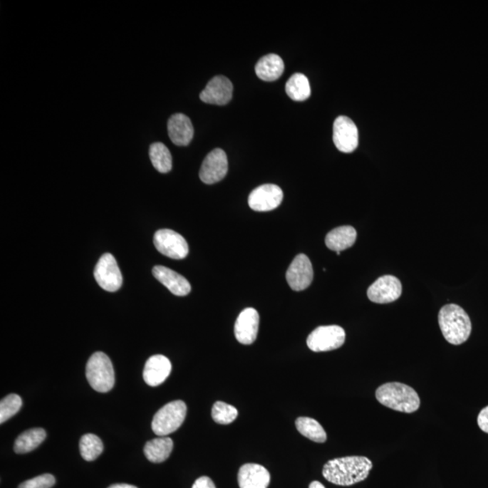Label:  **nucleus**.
Masks as SVG:
<instances>
[{
  "label": "nucleus",
  "instance_id": "obj_18",
  "mask_svg": "<svg viewBox=\"0 0 488 488\" xmlns=\"http://www.w3.org/2000/svg\"><path fill=\"white\" fill-rule=\"evenodd\" d=\"M155 278L162 284L172 294L184 297L190 294L191 285L186 278L164 266H155L152 270Z\"/></svg>",
  "mask_w": 488,
  "mask_h": 488
},
{
  "label": "nucleus",
  "instance_id": "obj_14",
  "mask_svg": "<svg viewBox=\"0 0 488 488\" xmlns=\"http://www.w3.org/2000/svg\"><path fill=\"white\" fill-rule=\"evenodd\" d=\"M233 90L230 80L223 76H215L200 93V100L214 105H227L233 97Z\"/></svg>",
  "mask_w": 488,
  "mask_h": 488
},
{
  "label": "nucleus",
  "instance_id": "obj_26",
  "mask_svg": "<svg viewBox=\"0 0 488 488\" xmlns=\"http://www.w3.org/2000/svg\"><path fill=\"white\" fill-rule=\"evenodd\" d=\"M150 157L158 172L168 173L172 170V156L163 143L156 142L150 147Z\"/></svg>",
  "mask_w": 488,
  "mask_h": 488
},
{
  "label": "nucleus",
  "instance_id": "obj_8",
  "mask_svg": "<svg viewBox=\"0 0 488 488\" xmlns=\"http://www.w3.org/2000/svg\"><path fill=\"white\" fill-rule=\"evenodd\" d=\"M94 278L104 291L115 292L123 285V275L115 258L110 254H105L100 258L94 269Z\"/></svg>",
  "mask_w": 488,
  "mask_h": 488
},
{
  "label": "nucleus",
  "instance_id": "obj_20",
  "mask_svg": "<svg viewBox=\"0 0 488 488\" xmlns=\"http://www.w3.org/2000/svg\"><path fill=\"white\" fill-rule=\"evenodd\" d=\"M284 72V60L275 53L261 57L255 66L256 75L265 82H274L282 76Z\"/></svg>",
  "mask_w": 488,
  "mask_h": 488
},
{
  "label": "nucleus",
  "instance_id": "obj_11",
  "mask_svg": "<svg viewBox=\"0 0 488 488\" xmlns=\"http://www.w3.org/2000/svg\"><path fill=\"white\" fill-rule=\"evenodd\" d=\"M228 172V160L223 150H212L205 157L199 171V177L204 184L212 185L223 180Z\"/></svg>",
  "mask_w": 488,
  "mask_h": 488
},
{
  "label": "nucleus",
  "instance_id": "obj_21",
  "mask_svg": "<svg viewBox=\"0 0 488 488\" xmlns=\"http://www.w3.org/2000/svg\"><path fill=\"white\" fill-rule=\"evenodd\" d=\"M355 229L352 227H341L329 232L326 237V247L336 252L352 247L356 241Z\"/></svg>",
  "mask_w": 488,
  "mask_h": 488
},
{
  "label": "nucleus",
  "instance_id": "obj_16",
  "mask_svg": "<svg viewBox=\"0 0 488 488\" xmlns=\"http://www.w3.org/2000/svg\"><path fill=\"white\" fill-rule=\"evenodd\" d=\"M172 365L170 359L162 355L151 356L145 365L143 379L147 385L156 387L166 381L170 376Z\"/></svg>",
  "mask_w": 488,
  "mask_h": 488
},
{
  "label": "nucleus",
  "instance_id": "obj_1",
  "mask_svg": "<svg viewBox=\"0 0 488 488\" xmlns=\"http://www.w3.org/2000/svg\"><path fill=\"white\" fill-rule=\"evenodd\" d=\"M373 469L366 457L350 456L329 460L323 467V477L338 486L349 487L368 479Z\"/></svg>",
  "mask_w": 488,
  "mask_h": 488
},
{
  "label": "nucleus",
  "instance_id": "obj_31",
  "mask_svg": "<svg viewBox=\"0 0 488 488\" xmlns=\"http://www.w3.org/2000/svg\"><path fill=\"white\" fill-rule=\"evenodd\" d=\"M477 424L484 432L488 433V406L481 410L477 417Z\"/></svg>",
  "mask_w": 488,
  "mask_h": 488
},
{
  "label": "nucleus",
  "instance_id": "obj_24",
  "mask_svg": "<svg viewBox=\"0 0 488 488\" xmlns=\"http://www.w3.org/2000/svg\"><path fill=\"white\" fill-rule=\"evenodd\" d=\"M286 93L296 102H302L308 99L311 94L308 79L302 73H295L286 83Z\"/></svg>",
  "mask_w": 488,
  "mask_h": 488
},
{
  "label": "nucleus",
  "instance_id": "obj_13",
  "mask_svg": "<svg viewBox=\"0 0 488 488\" xmlns=\"http://www.w3.org/2000/svg\"><path fill=\"white\" fill-rule=\"evenodd\" d=\"M284 199V192L276 185L267 184L255 188L249 195L248 203L252 210L269 212L276 209Z\"/></svg>",
  "mask_w": 488,
  "mask_h": 488
},
{
  "label": "nucleus",
  "instance_id": "obj_17",
  "mask_svg": "<svg viewBox=\"0 0 488 488\" xmlns=\"http://www.w3.org/2000/svg\"><path fill=\"white\" fill-rule=\"evenodd\" d=\"M168 136L177 146L186 147L194 137V127L191 120L183 113H176L167 123Z\"/></svg>",
  "mask_w": 488,
  "mask_h": 488
},
{
  "label": "nucleus",
  "instance_id": "obj_34",
  "mask_svg": "<svg viewBox=\"0 0 488 488\" xmlns=\"http://www.w3.org/2000/svg\"><path fill=\"white\" fill-rule=\"evenodd\" d=\"M308 488H326L324 487V484H321V482H318V481H313V482L309 484Z\"/></svg>",
  "mask_w": 488,
  "mask_h": 488
},
{
  "label": "nucleus",
  "instance_id": "obj_9",
  "mask_svg": "<svg viewBox=\"0 0 488 488\" xmlns=\"http://www.w3.org/2000/svg\"><path fill=\"white\" fill-rule=\"evenodd\" d=\"M403 286L400 279L392 275L380 277L370 286L368 297L377 304H387L397 301L402 295Z\"/></svg>",
  "mask_w": 488,
  "mask_h": 488
},
{
  "label": "nucleus",
  "instance_id": "obj_23",
  "mask_svg": "<svg viewBox=\"0 0 488 488\" xmlns=\"http://www.w3.org/2000/svg\"><path fill=\"white\" fill-rule=\"evenodd\" d=\"M46 432L42 428L26 430L19 435L14 444V450L18 454L28 453L36 450L46 440Z\"/></svg>",
  "mask_w": 488,
  "mask_h": 488
},
{
  "label": "nucleus",
  "instance_id": "obj_4",
  "mask_svg": "<svg viewBox=\"0 0 488 488\" xmlns=\"http://www.w3.org/2000/svg\"><path fill=\"white\" fill-rule=\"evenodd\" d=\"M86 378L96 392H110L115 383V373L109 356L103 352L94 353L86 365Z\"/></svg>",
  "mask_w": 488,
  "mask_h": 488
},
{
  "label": "nucleus",
  "instance_id": "obj_7",
  "mask_svg": "<svg viewBox=\"0 0 488 488\" xmlns=\"http://www.w3.org/2000/svg\"><path fill=\"white\" fill-rule=\"evenodd\" d=\"M154 245L161 254L174 260L186 258L190 251L186 239L170 229L158 230L155 234Z\"/></svg>",
  "mask_w": 488,
  "mask_h": 488
},
{
  "label": "nucleus",
  "instance_id": "obj_25",
  "mask_svg": "<svg viewBox=\"0 0 488 488\" xmlns=\"http://www.w3.org/2000/svg\"><path fill=\"white\" fill-rule=\"evenodd\" d=\"M296 427L301 435L308 437L312 442L324 443L326 442V433L321 424L308 417H299L296 420Z\"/></svg>",
  "mask_w": 488,
  "mask_h": 488
},
{
  "label": "nucleus",
  "instance_id": "obj_28",
  "mask_svg": "<svg viewBox=\"0 0 488 488\" xmlns=\"http://www.w3.org/2000/svg\"><path fill=\"white\" fill-rule=\"evenodd\" d=\"M237 416V409L224 402L215 403L213 409H212L213 420L221 425H228V424L234 422Z\"/></svg>",
  "mask_w": 488,
  "mask_h": 488
},
{
  "label": "nucleus",
  "instance_id": "obj_5",
  "mask_svg": "<svg viewBox=\"0 0 488 488\" xmlns=\"http://www.w3.org/2000/svg\"><path fill=\"white\" fill-rule=\"evenodd\" d=\"M187 405L183 400L167 403L155 414L152 430L156 435L166 437L180 428L187 416Z\"/></svg>",
  "mask_w": 488,
  "mask_h": 488
},
{
  "label": "nucleus",
  "instance_id": "obj_3",
  "mask_svg": "<svg viewBox=\"0 0 488 488\" xmlns=\"http://www.w3.org/2000/svg\"><path fill=\"white\" fill-rule=\"evenodd\" d=\"M375 396L381 405L396 412L412 413L420 406L418 393L405 383H385L376 390Z\"/></svg>",
  "mask_w": 488,
  "mask_h": 488
},
{
  "label": "nucleus",
  "instance_id": "obj_30",
  "mask_svg": "<svg viewBox=\"0 0 488 488\" xmlns=\"http://www.w3.org/2000/svg\"><path fill=\"white\" fill-rule=\"evenodd\" d=\"M56 484L55 477L51 474H43L20 484L19 488H51Z\"/></svg>",
  "mask_w": 488,
  "mask_h": 488
},
{
  "label": "nucleus",
  "instance_id": "obj_33",
  "mask_svg": "<svg viewBox=\"0 0 488 488\" xmlns=\"http://www.w3.org/2000/svg\"><path fill=\"white\" fill-rule=\"evenodd\" d=\"M108 488H137L135 486H133V484H113V486H110Z\"/></svg>",
  "mask_w": 488,
  "mask_h": 488
},
{
  "label": "nucleus",
  "instance_id": "obj_32",
  "mask_svg": "<svg viewBox=\"0 0 488 488\" xmlns=\"http://www.w3.org/2000/svg\"><path fill=\"white\" fill-rule=\"evenodd\" d=\"M192 488H217L213 482V480L208 477H201L199 479L195 480Z\"/></svg>",
  "mask_w": 488,
  "mask_h": 488
},
{
  "label": "nucleus",
  "instance_id": "obj_15",
  "mask_svg": "<svg viewBox=\"0 0 488 488\" xmlns=\"http://www.w3.org/2000/svg\"><path fill=\"white\" fill-rule=\"evenodd\" d=\"M260 316L256 309L245 308L239 315L234 326L235 338L242 345H251L257 338Z\"/></svg>",
  "mask_w": 488,
  "mask_h": 488
},
{
  "label": "nucleus",
  "instance_id": "obj_12",
  "mask_svg": "<svg viewBox=\"0 0 488 488\" xmlns=\"http://www.w3.org/2000/svg\"><path fill=\"white\" fill-rule=\"evenodd\" d=\"M313 277H314V271H313L312 264L308 256L305 254L296 256L286 274L289 287L295 291H304L312 284Z\"/></svg>",
  "mask_w": 488,
  "mask_h": 488
},
{
  "label": "nucleus",
  "instance_id": "obj_22",
  "mask_svg": "<svg viewBox=\"0 0 488 488\" xmlns=\"http://www.w3.org/2000/svg\"><path fill=\"white\" fill-rule=\"evenodd\" d=\"M174 447L173 440L168 437H160L150 440L144 447V454L152 463H162L170 457Z\"/></svg>",
  "mask_w": 488,
  "mask_h": 488
},
{
  "label": "nucleus",
  "instance_id": "obj_29",
  "mask_svg": "<svg viewBox=\"0 0 488 488\" xmlns=\"http://www.w3.org/2000/svg\"><path fill=\"white\" fill-rule=\"evenodd\" d=\"M22 405V399L14 393L2 399L0 403V423L3 424L16 415L21 409Z\"/></svg>",
  "mask_w": 488,
  "mask_h": 488
},
{
  "label": "nucleus",
  "instance_id": "obj_2",
  "mask_svg": "<svg viewBox=\"0 0 488 488\" xmlns=\"http://www.w3.org/2000/svg\"><path fill=\"white\" fill-rule=\"evenodd\" d=\"M439 324L444 338L451 345L463 344L472 331L469 316L456 304L446 305L440 309Z\"/></svg>",
  "mask_w": 488,
  "mask_h": 488
},
{
  "label": "nucleus",
  "instance_id": "obj_19",
  "mask_svg": "<svg viewBox=\"0 0 488 488\" xmlns=\"http://www.w3.org/2000/svg\"><path fill=\"white\" fill-rule=\"evenodd\" d=\"M270 482V472L259 464H245L239 470L238 483L240 488H268Z\"/></svg>",
  "mask_w": 488,
  "mask_h": 488
},
{
  "label": "nucleus",
  "instance_id": "obj_27",
  "mask_svg": "<svg viewBox=\"0 0 488 488\" xmlns=\"http://www.w3.org/2000/svg\"><path fill=\"white\" fill-rule=\"evenodd\" d=\"M103 449L102 440L94 434H85L81 437L80 452L84 460H95L103 453Z\"/></svg>",
  "mask_w": 488,
  "mask_h": 488
},
{
  "label": "nucleus",
  "instance_id": "obj_10",
  "mask_svg": "<svg viewBox=\"0 0 488 488\" xmlns=\"http://www.w3.org/2000/svg\"><path fill=\"white\" fill-rule=\"evenodd\" d=\"M333 140L341 152L351 153L356 150L358 146V130L350 118H336L333 127Z\"/></svg>",
  "mask_w": 488,
  "mask_h": 488
},
{
  "label": "nucleus",
  "instance_id": "obj_6",
  "mask_svg": "<svg viewBox=\"0 0 488 488\" xmlns=\"http://www.w3.org/2000/svg\"><path fill=\"white\" fill-rule=\"evenodd\" d=\"M346 341V332L341 326H318L308 336L307 345L313 352H328L341 348Z\"/></svg>",
  "mask_w": 488,
  "mask_h": 488
}]
</instances>
